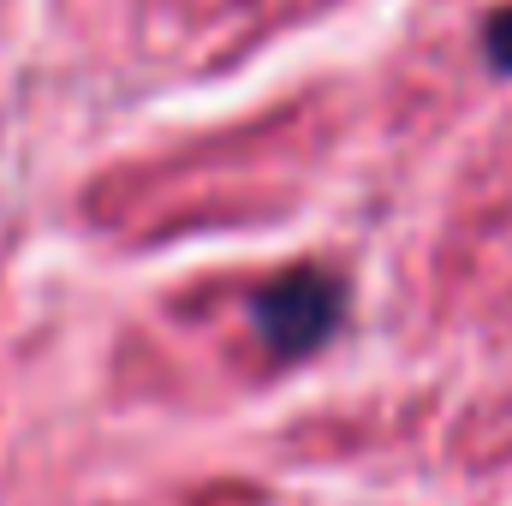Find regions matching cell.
Here are the masks:
<instances>
[{
	"instance_id": "obj_2",
	"label": "cell",
	"mask_w": 512,
	"mask_h": 506,
	"mask_svg": "<svg viewBox=\"0 0 512 506\" xmlns=\"http://www.w3.org/2000/svg\"><path fill=\"white\" fill-rule=\"evenodd\" d=\"M483 54H489L495 72H507L512 78V6H501V12L489 18V30H483Z\"/></svg>"
},
{
	"instance_id": "obj_1",
	"label": "cell",
	"mask_w": 512,
	"mask_h": 506,
	"mask_svg": "<svg viewBox=\"0 0 512 506\" xmlns=\"http://www.w3.org/2000/svg\"><path fill=\"white\" fill-rule=\"evenodd\" d=\"M346 316V286L328 268H286L251 298V322L274 358H310L334 340Z\"/></svg>"
}]
</instances>
